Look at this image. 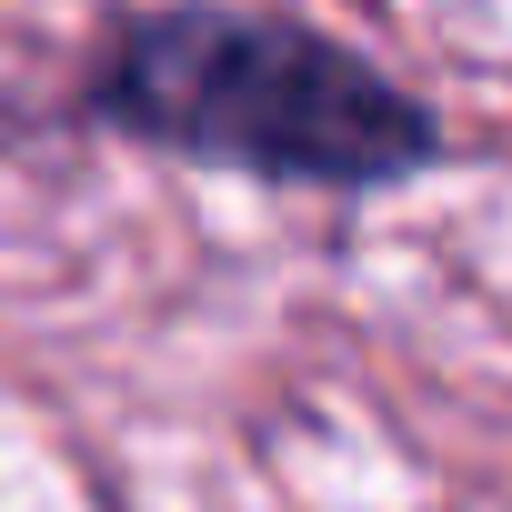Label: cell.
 <instances>
[{
    "mask_svg": "<svg viewBox=\"0 0 512 512\" xmlns=\"http://www.w3.org/2000/svg\"><path fill=\"white\" fill-rule=\"evenodd\" d=\"M91 111L151 151L312 191H392L442 161V131L402 81H382L372 61H352L302 21L251 11L121 21L91 71Z\"/></svg>",
    "mask_w": 512,
    "mask_h": 512,
    "instance_id": "obj_1",
    "label": "cell"
}]
</instances>
